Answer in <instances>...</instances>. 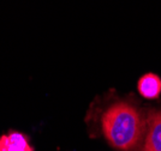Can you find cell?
<instances>
[{
	"mask_svg": "<svg viewBox=\"0 0 161 151\" xmlns=\"http://www.w3.org/2000/svg\"><path fill=\"white\" fill-rule=\"evenodd\" d=\"M0 151H34V149L25 134L10 132L0 137Z\"/></svg>",
	"mask_w": 161,
	"mask_h": 151,
	"instance_id": "3957f363",
	"label": "cell"
},
{
	"mask_svg": "<svg viewBox=\"0 0 161 151\" xmlns=\"http://www.w3.org/2000/svg\"><path fill=\"white\" fill-rule=\"evenodd\" d=\"M137 89L144 99L153 100L159 97L161 94V79L159 76L154 73H147L142 76L138 83H137Z\"/></svg>",
	"mask_w": 161,
	"mask_h": 151,
	"instance_id": "277c9868",
	"label": "cell"
},
{
	"mask_svg": "<svg viewBox=\"0 0 161 151\" xmlns=\"http://www.w3.org/2000/svg\"><path fill=\"white\" fill-rule=\"evenodd\" d=\"M102 132L118 151H136L142 144L147 122L134 105L120 101L109 105L102 115Z\"/></svg>",
	"mask_w": 161,
	"mask_h": 151,
	"instance_id": "6da1fadb",
	"label": "cell"
},
{
	"mask_svg": "<svg viewBox=\"0 0 161 151\" xmlns=\"http://www.w3.org/2000/svg\"><path fill=\"white\" fill-rule=\"evenodd\" d=\"M143 151H161V111H152L148 114Z\"/></svg>",
	"mask_w": 161,
	"mask_h": 151,
	"instance_id": "7a4b0ae2",
	"label": "cell"
}]
</instances>
